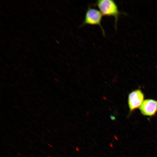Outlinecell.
I'll list each match as a JSON object with an SVG mask.
<instances>
[{
	"label": "cell",
	"mask_w": 157,
	"mask_h": 157,
	"mask_svg": "<svg viewBox=\"0 0 157 157\" xmlns=\"http://www.w3.org/2000/svg\"><path fill=\"white\" fill-rule=\"evenodd\" d=\"M140 110L144 115H155L157 113V101L151 99L145 100L140 106Z\"/></svg>",
	"instance_id": "277c9868"
},
{
	"label": "cell",
	"mask_w": 157,
	"mask_h": 157,
	"mask_svg": "<svg viewBox=\"0 0 157 157\" xmlns=\"http://www.w3.org/2000/svg\"><path fill=\"white\" fill-rule=\"evenodd\" d=\"M144 98V93L139 89L133 91L129 94L128 102L130 113L140 106Z\"/></svg>",
	"instance_id": "3957f363"
},
{
	"label": "cell",
	"mask_w": 157,
	"mask_h": 157,
	"mask_svg": "<svg viewBox=\"0 0 157 157\" xmlns=\"http://www.w3.org/2000/svg\"><path fill=\"white\" fill-rule=\"evenodd\" d=\"M103 16L99 10L89 6L86 11L83 21L80 27L86 25L99 26L101 28L103 35L105 36V32L101 25Z\"/></svg>",
	"instance_id": "7a4b0ae2"
},
{
	"label": "cell",
	"mask_w": 157,
	"mask_h": 157,
	"mask_svg": "<svg viewBox=\"0 0 157 157\" xmlns=\"http://www.w3.org/2000/svg\"><path fill=\"white\" fill-rule=\"evenodd\" d=\"M99 10L103 16L113 17L115 18V27L117 28V25L120 15H126V13L119 11L117 5L112 0H98L93 4Z\"/></svg>",
	"instance_id": "6da1fadb"
}]
</instances>
